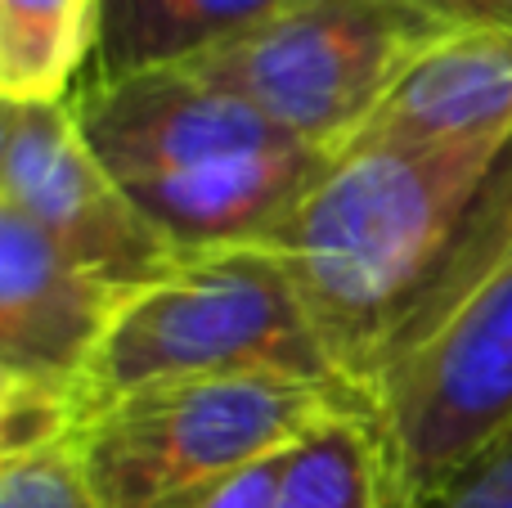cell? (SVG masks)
Segmentation results:
<instances>
[{
	"label": "cell",
	"mask_w": 512,
	"mask_h": 508,
	"mask_svg": "<svg viewBox=\"0 0 512 508\" xmlns=\"http://www.w3.org/2000/svg\"><path fill=\"white\" fill-rule=\"evenodd\" d=\"M454 23L418 0H288L239 41L185 63L292 140L342 153L405 68Z\"/></svg>",
	"instance_id": "cell-4"
},
{
	"label": "cell",
	"mask_w": 512,
	"mask_h": 508,
	"mask_svg": "<svg viewBox=\"0 0 512 508\" xmlns=\"http://www.w3.org/2000/svg\"><path fill=\"white\" fill-rule=\"evenodd\" d=\"M423 9L441 14L454 27H477V23H512L508 0H418Z\"/></svg>",
	"instance_id": "cell-16"
},
{
	"label": "cell",
	"mask_w": 512,
	"mask_h": 508,
	"mask_svg": "<svg viewBox=\"0 0 512 508\" xmlns=\"http://www.w3.org/2000/svg\"><path fill=\"white\" fill-rule=\"evenodd\" d=\"M423 508H512V428L459 468Z\"/></svg>",
	"instance_id": "cell-14"
},
{
	"label": "cell",
	"mask_w": 512,
	"mask_h": 508,
	"mask_svg": "<svg viewBox=\"0 0 512 508\" xmlns=\"http://www.w3.org/2000/svg\"><path fill=\"white\" fill-rule=\"evenodd\" d=\"M0 508H104L81 473L77 446L54 441V446L27 450V455L0 459Z\"/></svg>",
	"instance_id": "cell-13"
},
{
	"label": "cell",
	"mask_w": 512,
	"mask_h": 508,
	"mask_svg": "<svg viewBox=\"0 0 512 508\" xmlns=\"http://www.w3.org/2000/svg\"><path fill=\"white\" fill-rule=\"evenodd\" d=\"M508 5H512V0H508Z\"/></svg>",
	"instance_id": "cell-17"
},
{
	"label": "cell",
	"mask_w": 512,
	"mask_h": 508,
	"mask_svg": "<svg viewBox=\"0 0 512 508\" xmlns=\"http://www.w3.org/2000/svg\"><path fill=\"white\" fill-rule=\"evenodd\" d=\"M274 252L373 419L396 369L512 261V135L333 153Z\"/></svg>",
	"instance_id": "cell-1"
},
{
	"label": "cell",
	"mask_w": 512,
	"mask_h": 508,
	"mask_svg": "<svg viewBox=\"0 0 512 508\" xmlns=\"http://www.w3.org/2000/svg\"><path fill=\"white\" fill-rule=\"evenodd\" d=\"M283 455H288V450H283ZM283 455L252 464L248 473H239L234 482H225L221 491H216L203 508H274V495H279V477H283Z\"/></svg>",
	"instance_id": "cell-15"
},
{
	"label": "cell",
	"mask_w": 512,
	"mask_h": 508,
	"mask_svg": "<svg viewBox=\"0 0 512 508\" xmlns=\"http://www.w3.org/2000/svg\"><path fill=\"white\" fill-rule=\"evenodd\" d=\"M351 410L369 414L337 383L279 374L185 378L90 410L72 446L104 508H203L252 464Z\"/></svg>",
	"instance_id": "cell-2"
},
{
	"label": "cell",
	"mask_w": 512,
	"mask_h": 508,
	"mask_svg": "<svg viewBox=\"0 0 512 508\" xmlns=\"http://www.w3.org/2000/svg\"><path fill=\"white\" fill-rule=\"evenodd\" d=\"M99 0H0V99H72L81 59L95 54Z\"/></svg>",
	"instance_id": "cell-11"
},
{
	"label": "cell",
	"mask_w": 512,
	"mask_h": 508,
	"mask_svg": "<svg viewBox=\"0 0 512 508\" xmlns=\"http://www.w3.org/2000/svg\"><path fill=\"white\" fill-rule=\"evenodd\" d=\"M225 374L342 387L315 315L274 248L185 257L167 279L126 297L81 383V419L140 387Z\"/></svg>",
	"instance_id": "cell-3"
},
{
	"label": "cell",
	"mask_w": 512,
	"mask_h": 508,
	"mask_svg": "<svg viewBox=\"0 0 512 508\" xmlns=\"http://www.w3.org/2000/svg\"><path fill=\"white\" fill-rule=\"evenodd\" d=\"M373 423L400 508H423L512 428V261L396 369Z\"/></svg>",
	"instance_id": "cell-5"
},
{
	"label": "cell",
	"mask_w": 512,
	"mask_h": 508,
	"mask_svg": "<svg viewBox=\"0 0 512 508\" xmlns=\"http://www.w3.org/2000/svg\"><path fill=\"white\" fill-rule=\"evenodd\" d=\"M72 113L117 185L301 144L261 108L212 86L194 68H153L113 81L90 77L72 90Z\"/></svg>",
	"instance_id": "cell-7"
},
{
	"label": "cell",
	"mask_w": 512,
	"mask_h": 508,
	"mask_svg": "<svg viewBox=\"0 0 512 508\" xmlns=\"http://www.w3.org/2000/svg\"><path fill=\"white\" fill-rule=\"evenodd\" d=\"M122 302L126 293L77 270L36 225L0 207V378L81 401Z\"/></svg>",
	"instance_id": "cell-8"
},
{
	"label": "cell",
	"mask_w": 512,
	"mask_h": 508,
	"mask_svg": "<svg viewBox=\"0 0 512 508\" xmlns=\"http://www.w3.org/2000/svg\"><path fill=\"white\" fill-rule=\"evenodd\" d=\"M495 135H512V23L454 27L427 45L346 149H441Z\"/></svg>",
	"instance_id": "cell-9"
},
{
	"label": "cell",
	"mask_w": 512,
	"mask_h": 508,
	"mask_svg": "<svg viewBox=\"0 0 512 508\" xmlns=\"http://www.w3.org/2000/svg\"><path fill=\"white\" fill-rule=\"evenodd\" d=\"M288 0H99L95 77L185 68L239 41Z\"/></svg>",
	"instance_id": "cell-10"
},
{
	"label": "cell",
	"mask_w": 512,
	"mask_h": 508,
	"mask_svg": "<svg viewBox=\"0 0 512 508\" xmlns=\"http://www.w3.org/2000/svg\"><path fill=\"white\" fill-rule=\"evenodd\" d=\"M0 207L36 225L77 270L126 297L180 266V252L153 230L113 171L95 158L72 99L5 104Z\"/></svg>",
	"instance_id": "cell-6"
},
{
	"label": "cell",
	"mask_w": 512,
	"mask_h": 508,
	"mask_svg": "<svg viewBox=\"0 0 512 508\" xmlns=\"http://www.w3.org/2000/svg\"><path fill=\"white\" fill-rule=\"evenodd\" d=\"M274 508H400L378 423L351 410L301 437L283 455Z\"/></svg>",
	"instance_id": "cell-12"
}]
</instances>
